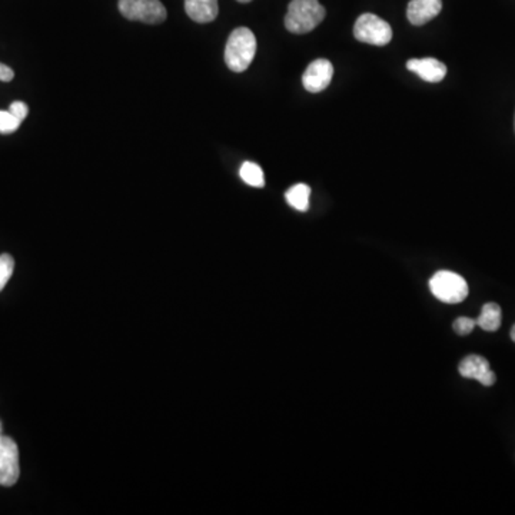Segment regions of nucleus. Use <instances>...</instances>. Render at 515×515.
Masks as SVG:
<instances>
[{"mask_svg": "<svg viewBox=\"0 0 515 515\" xmlns=\"http://www.w3.org/2000/svg\"><path fill=\"white\" fill-rule=\"evenodd\" d=\"M185 11L196 23H210L220 14L218 0H185Z\"/></svg>", "mask_w": 515, "mask_h": 515, "instance_id": "9b49d317", "label": "nucleus"}, {"mask_svg": "<svg viewBox=\"0 0 515 515\" xmlns=\"http://www.w3.org/2000/svg\"><path fill=\"white\" fill-rule=\"evenodd\" d=\"M0 436H2V424H0Z\"/></svg>", "mask_w": 515, "mask_h": 515, "instance_id": "4be33fe9", "label": "nucleus"}, {"mask_svg": "<svg viewBox=\"0 0 515 515\" xmlns=\"http://www.w3.org/2000/svg\"><path fill=\"white\" fill-rule=\"evenodd\" d=\"M239 176L247 185L254 188H262L265 185L264 171L254 162H245L244 165L240 166Z\"/></svg>", "mask_w": 515, "mask_h": 515, "instance_id": "4468645a", "label": "nucleus"}, {"mask_svg": "<svg viewBox=\"0 0 515 515\" xmlns=\"http://www.w3.org/2000/svg\"><path fill=\"white\" fill-rule=\"evenodd\" d=\"M21 120L17 119L7 110H0V135H11L21 126Z\"/></svg>", "mask_w": 515, "mask_h": 515, "instance_id": "2eb2a0df", "label": "nucleus"}, {"mask_svg": "<svg viewBox=\"0 0 515 515\" xmlns=\"http://www.w3.org/2000/svg\"><path fill=\"white\" fill-rule=\"evenodd\" d=\"M257 53V38L248 28L235 29L228 38L225 48V63L232 72H245Z\"/></svg>", "mask_w": 515, "mask_h": 515, "instance_id": "f257e3e1", "label": "nucleus"}, {"mask_svg": "<svg viewBox=\"0 0 515 515\" xmlns=\"http://www.w3.org/2000/svg\"><path fill=\"white\" fill-rule=\"evenodd\" d=\"M14 269V259L9 254L0 255V291L6 286L12 278Z\"/></svg>", "mask_w": 515, "mask_h": 515, "instance_id": "dca6fc26", "label": "nucleus"}, {"mask_svg": "<svg viewBox=\"0 0 515 515\" xmlns=\"http://www.w3.org/2000/svg\"><path fill=\"white\" fill-rule=\"evenodd\" d=\"M511 340L515 342V325L511 328Z\"/></svg>", "mask_w": 515, "mask_h": 515, "instance_id": "aec40b11", "label": "nucleus"}, {"mask_svg": "<svg viewBox=\"0 0 515 515\" xmlns=\"http://www.w3.org/2000/svg\"><path fill=\"white\" fill-rule=\"evenodd\" d=\"M333 76V66L326 59H316L303 75V85L308 92L320 93L330 86Z\"/></svg>", "mask_w": 515, "mask_h": 515, "instance_id": "0eeeda50", "label": "nucleus"}, {"mask_svg": "<svg viewBox=\"0 0 515 515\" xmlns=\"http://www.w3.org/2000/svg\"><path fill=\"white\" fill-rule=\"evenodd\" d=\"M309 196L311 188L305 183H296L286 193V200L294 210L305 212L309 208Z\"/></svg>", "mask_w": 515, "mask_h": 515, "instance_id": "ddd939ff", "label": "nucleus"}, {"mask_svg": "<svg viewBox=\"0 0 515 515\" xmlns=\"http://www.w3.org/2000/svg\"><path fill=\"white\" fill-rule=\"evenodd\" d=\"M238 2H239V4H249L252 0H238Z\"/></svg>", "mask_w": 515, "mask_h": 515, "instance_id": "412c9836", "label": "nucleus"}, {"mask_svg": "<svg viewBox=\"0 0 515 515\" xmlns=\"http://www.w3.org/2000/svg\"><path fill=\"white\" fill-rule=\"evenodd\" d=\"M477 326L481 330L488 331V332H494L500 330L501 326V308L495 303H488L481 309L480 316H478Z\"/></svg>", "mask_w": 515, "mask_h": 515, "instance_id": "f8f14e48", "label": "nucleus"}, {"mask_svg": "<svg viewBox=\"0 0 515 515\" xmlns=\"http://www.w3.org/2000/svg\"><path fill=\"white\" fill-rule=\"evenodd\" d=\"M21 475L19 448L11 436H0V485L12 487Z\"/></svg>", "mask_w": 515, "mask_h": 515, "instance_id": "423d86ee", "label": "nucleus"}, {"mask_svg": "<svg viewBox=\"0 0 515 515\" xmlns=\"http://www.w3.org/2000/svg\"><path fill=\"white\" fill-rule=\"evenodd\" d=\"M429 289L444 304H460L468 296L467 281L451 271H440L429 279Z\"/></svg>", "mask_w": 515, "mask_h": 515, "instance_id": "7ed1b4c3", "label": "nucleus"}, {"mask_svg": "<svg viewBox=\"0 0 515 515\" xmlns=\"http://www.w3.org/2000/svg\"><path fill=\"white\" fill-rule=\"evenodd\" d=\"M119 12L129 21L158 24L166 19V9L159 0H119Z\"/></svg>", "mask_w": 515, "mask_h": 515, "instance_id": "39448f33", "label": "nucleus"}, {"mask_svg": "<svg viewBox=\"0 0 515 515\" xmlns=\"http://www.w3.org/2000/svg\"><path fill=\"white\" fill-rule=\"evenodd\" d=\"M441 9H443L441 0H411L407 9V17L414 26H423L438 16Z\"/></svg>", "mask_w": 515, "mask_h": 515, "instance_id": "9d476101", "label": "nucleus"}, {"mask_svg": "<svg viewBox=\"0 0 515 515\" xmlns=\"http://www.w3.org/2000/svg\"><path fill=\"white\" fill-rule=\"evenodd\" d=\"M14 78V69L9 68V66L5 65V63H0V80H2V82H11Z\"/></svg>", "mask_w": 515, "mask_h": 515, "instance_id": "6ab92c4d", "label": "nucleus"}, {"mask_svg": "<svg viewBox=\"0 0 515 515\" xmlns=\"http://www.w3.org/2000/svg\"><path fill=\"white\" fill-rule=\"evenodd\" d=\"M407 69L429 83L441 82L446 75V66L435 58L409 59Z\"/></svg>", "mask_w": 515, "mask_h": 515, "instance_id": "1a4fd4ad", "label": "nucleus"}, {"mask_svg": "<svg viewBox=\"0 0 515 515\" xmlns=\"http://www.w3.org/2000/svg\"><path fill=\"white\" fill-rule=\"evenodd\" d=\"M458 371H460L461 377L475 379L484 387H492L497 379L494 371L490 368V362L480 355H468V357L464 358L460 362Z\"/></svg>", "mask_w": 515, "mask_h": 515, "instance_id": "6e6552de", "label": "nucleus"}, {"mask_svg": "<svg viewBox=\"0 0 515 515\" xmlns=\"http://www.w3.org/2000/svg\"><path fill=\"white\" fill-rule=\"evenodd\" d=\"M9 112H11L12 115H14V117L21 120V122H23V120L26 119V117H28L29 108L26 103L21 102V100H16V102L11 103Z\"/></svg>", "mask_w": 515, "mask_h": 515, "instance_id": "a211bd4d", "label": "nucleus"}, {"mask_svg": "<svg viewBox=\"0 0 515 515\" xmlns=\"http://www.w3.org/2000/svg\"><path fill=\"white\" fill-rule=\"evenodd\" d=\"M354 36L368 45L385 46L392 41V29L389 22L377 14H364L355 22Z\"/></svg>", "mask_w": 515, "mask_h": 515, "instance_id": "20e7f679", "label": "nucleus"}, {"mask_svg": "<svg viewBox=\"0 0 515 515\" xmlns=\"http://www.w3.org/2000/svg\"><path fill=\"white\" fill-rule=\"evenodd\" d=\"M454 331L461 335V337H465L468 333L474 331L475 326H477V321L473 320V318H468V316H460L457 320L454 321Z\"/></svg>", "mask_w": 515, "mask_h": 515, "instance_id": "f3484780", "label": "nucleus"}, {"mask_svg": "<svg viewBox=\"0 0 515 515\" xmlns=\"http://www.w3.org/2000/svg\"><path fill=\"white\" fill-rule=\"evenodd\" d=\"M325 7L318 0H292L286 16L291 33H308L325 19Z\"/></svg>", "mask_w": 515, "mask_h": 515, "instance_id": "f03ea898", "label": "nucleus"}]
</instances>
